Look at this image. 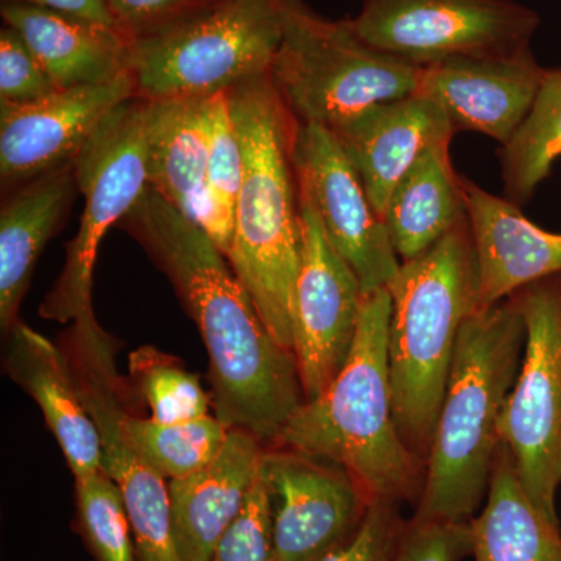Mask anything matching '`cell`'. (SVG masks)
Here are the masks:
<instances>
[{
	"label": "cell",
	"instance_id": "44dd1931",
	"mask_svg": "<svg viewBox=\"0 0 561 561\" xmlns=\"http://www.w3.org/2000/svg\"><path fill=\"white\" fill-rule=\"evenodd\" d=\"M0 14L57 88L105 83L131 73V41L117 28L28 3L2 2Z\"/></svg>",
	"mask_w": 561,
	"mask_h": 561
},
{
	"label": "cell",
	"instance_id": "3957f363",
	"mask_svg": "<svg viewBox=\"0 0 561 561\" xmlns=\"http://www.w3.org/2000/svg\"><path fill=\"white\" fill-rule=\"evenodd\" d=\"M391 297L364 295L356 341L334 381L290 416L273 446L332 461L373 502L419 504L426 463L409 451L393 416L389 371Z\"/></svg>",
	"mask_w": 561,
	"mask_h": 561
},
{
	"label": "cell",
	"instance_id": "836d02e7",
	"mask_svg": "<svg viewBox=\"0 0 561 561\" xmlns=\"http://www.w3.org/2000/svg\"><path fill=\"white\" fill-rule=\"evenodd\" d=\"M471 551L470 523L412 518L405 524L397 561H461Z\"/></svg>",
	"mask_w": 561,
	"mask_h": 561
},
{
	"label": "cell",
	"instance_id": "d6986e66",
	"mask_svg": "<svg viewBox=\"0 0 561 561\" xmlns=\"http://www.w3.org/2000/svg\"><path fill=\"white\" fill-rule=\"evenodd\" d=\"M265 446L230 430L219 456L187 478L169 481L173 540L181 561H210L260 474Z\"/></svg>",
	"mask_w": 561,
	"mask_h": 561
},
{
	"label": "cell",
	"instance_id": "1f68e13d",
	"mask_svg": "<svg viewBox=\"0 0 561 561\" xmlns=\"http://www.w3.org/2000/svg\"><path fill=\"white\" fill-rule=\"evenodd\" d=\"M402 505L373 502L360 529L316 561H397L405 522Z\"/></svg>",
	"mask_w": 561,
	"mask_h": 561
},
{
	"label": "cell",
	"instance_id": "277c9868",
	"mask_svg": "<svg viewBox=\"0 0 561 561\" xmlns=\"http://www.w3.org/2000/svg\"><path fill=\"white\" fill-rule=\"evenodd\" d=\"M524 346L526 324L512 298L465 320L413 518L470 523L481 507Z\"/></svg>",
	"mask_w": 561,
	"mask_h": 561
},
{
	"label": "cell",
	"instance_id": "5bb4252c",
	"mask_svg": "<svg viewBox=\"0 0 561 561\" xmlns=\"http://www.w3.org/2000/svg\"><path fill=\"white\" fill-rule=\"evenodd\" d=\"M301 260L294 300V351L305 401L316 400L348 360L364 290L301 201Z\"/></svg>",
	"mask_w": 561,
	"mask_h": 561
},
{
	"label": "cell",
	"instance_id": "7c38bea8",
	"mask_svg": "<svg viewBox=\"0 0 561 561\" xmlns=\"http://www.w3.org/2000/svg\"><path fill=\"white\" fill-rule=\"evenodd\" d=\"M291 162L301 201L311 206L328 241L356 273L364 294L389 287L401 260L334 133L324 125L298 124Z\"/></svg>",
	"mask_w": 561,
	"mask_h": 561
},
{
	"label": "cell",
	"instance_id": "ba28073f",
	"mask_svg": "<svg viewBox=\"0 0 561 561\" xmlns=\"http://www.w3.org/2000/svg\"><path fill=\"white\" fill-rule=\"evenodd\" d=\"M57 345L98 427L101 468L119 486L138 561H181L173 540L169 483L136 448L124 426L133 386L117 371L119 342L91 312L69 323Z\"/></svg>",
	"mask_w": 561,
	"mask_h": 561
},
{
	"label": "cell",
	"instance_id": "cb8c5ba5",
	"mask_svg": "<svg viewBox=\"0 0 561 561\" xmlns=\"http://www.w3.org/2000/svg\"><path fill=\"white\" fill-rule=\"evenodd\" d=\"M474 561H561V531L530 501L507 446L494 454L486 502L470 519Z\"/></svg>",
	"mask_w": 561,
	"mask_h": 561
},
{
	"label": "cell",
	"instance_id": "e575fe53",
	"mask_svg": "<svg viewBox=\"0 0 561 561\" xmlns=\"http://www.w3.org/2000/svg\"><path fill=\"white\" fill-rule=\"evenodd\" d=\"M219 0H108L119 31L136 41L165 31Z\"/></svg>",
	"mask_w": 561,
	"mask_h": 561
},
{
	"label": "cell",
	"instance_id": "4316f807",
	"mask_svg": "<svg viewBox=\"0 0 561 561\" xmlns=\"http://www.w3.org/2000/svg\"><path fill=\"white\" fill-rule=\"evenodd\" d=\"M130 409L131 405L124 415L128 437L168 482L187 478L213 463L230 432L210 413L201 419L161 423L140 419Z\"/></svg>",
	"mask_w": 561,
	"mask_h": 561
},
{
	"label": "cell",
	"instance_id": "30bf717a",
	"mask_svg": "<svg viewBox=\"0 0 561 561\" xmlns=\"http://www.w3.org/2000/svg\"><path fill=\"white\" fill-rule=\"evenodd\" d=\"M526 324L522 367L502 409L507 446L530 501L553 524L561 485V273L512 295Z\"/></svg>",
	"mask_w": 561,
	"mask_h": 561
},
{
	"label": "cell",
	"instance_id": "e0dca14e",
	"mask_svg": "<svg viewBox=\"0 0 561 561\" xmlns=\"http://www.w3.org/2000/svg\"><path fill=\"white\" fill-rule=\"evenodd\" d=\"M383 219L394 187L426 151L456 135L445 111L420 94L378 103L330 128Z\"/></svg>",
	"mask_w": 561,
	"mask_h": 561
},
{
	"label": "cell",
	"instance_id": "d6a6232c",
	"mask_svg": "<svg viewBox=\"0 0 561 561\" xmlns=\"http://www.w3.org/2000/svg\"><path fill=\"white\" fill-rule=\"evenodd\" d=\"M60 90L20 33L0 31V102L27 103Z\"/></svg>",
	"mask_w": 561,
	"mask_h": 561
},
{
	"label": "cell",
	"instance_id": "6da1fadb",
	"mask_svg": "<svg viewBox=\"0 0 561 561\" xmlns=\"http://www.w3.org/2000/svg\"><path fill=\"white\" fill-rule=\"evenodd\" d=\"M121 224L171 279L201 331L217 419L276 445L305 402L294 351L273 339L219 247L157 191L147 187Z\"/></svg>",
	"mask_w": 561,
	"mask_h": 561
},
{
	"label": "cell",
	"instance_id": "484cf974",
	"mask_svg": "<svg viewBox=\"0 0 561 561\" xmlns=\"http://www.w3.org/2000/svg\"><path fill=\"white\" fill-rule=\"evenodd\" d=\"M497 154L505 198L526 205L561 158V68L546 69L529 116Z\"/></svg>",
	"mask_w": 561,
	"mask_h": 561
},
{
	"label": "cell",
	"instance_id": "9c48e42d",
	"mask_svg": "<svg viewBox=\"0 0 561 561\" xmlns=\"http://www.w3.org/2000/svg\"><path fill=\"white\" fill-rule=\"evenodd\" d=\"M154 102L130 99L103 121L73 160L84 208L66 251L65 267L39 305L43 319L72 323L94 312L92 286L99 247L149 187L147 158Z\"/></svg>",
	"mask_w": 561,
	"mask_h": 561
},
{
	"label": "cell",
	"instance_id": "d4e9b609",
	"mask_svg": "<svg viewBox=\"0 0 561 561\" xmlns=\"http://www.w3.org/2000/svg\"><path fill=\"white\" fill-rule=\"evenodd\" d=\"M467 219L463 184L449 147L426 151L391 194L383 221L401 262L413 260Z\"/></svg>",
	"mask_w": 561,
	"mask_h": 561
},
{
	"label": "cell",
	"instance_id": "2e32d148",
	"mask_svg": "<svg viewBox=\"0 0 561 561\" xmlns=\"http://www.w3.org/2000/svg\"><path fill=\"white\" fill-rule=\"evenodd\" d=\"M546 68L534 51L512 58H449L423 66L415 94L437 103L456 131L507 146L529 116Z\"/></svg>",
	"mask_w": 561,
	"mask_h": 561
},
{
	"label": "cell",
	"instance_id": "5b68a950",
	"mask_svg": "<svg viewBox=\"0 0 561 561\" xmlns=\"http://www.w3.org/2000/svg\"><path fill=\"white\" fill-rule=\"evenodd\" d=\"M389 371L402 442L427 465L465 320L478 311V264L470 224L413 260L391 279Z\"/></svg>",
	"mask_w": 561,
	"mask_h": 561
},
{
	"label": "cell",
	"instance_id": "9a60e30c",
	"mask_svg": "<svg viewBox=\"0 0 561 561\" xmlns=\"http://www.w3.org/2000/svg\"><path fill=\"white\" fill-rule=\"evenodd\" d=\"M131 73L99 84L60 88L27 103L0 102V176L25 184L76 160L103 121L136 98Z\"/></svg>",
	"mask_w": 561,
	"mask_h": 561
},
{
	"label": "cell",
	"instance_id": "7a4b0ae2",
	"mask_svg": "<svg viewBox=\"0 0 561 561\" xmlns=\"http://www.w3.org/2000/svg\"><path fill=\"white\" fill-rule=\"evenodd\" d=\"M242 184L227 257L273 339L291 351L301 260V202L291 162L298 122L268 76L228 91Z\"/></svg>",
	"mask_w": 561,
	"mask_h": 561
},
{
	"label": "cell",
	"instance_id": "4dcf8cb0",
	"mask_svg": "<svg viewBox=\"0 0 561 561\" xmlns=\"http://www.w3.org/2000/svg\"><path fill=\"white\" fill-rule=\"evenodd\" d=\"M210 561H278L271 497L260 474L241 512L217 542Z\"/></svg>",
	"mask_w": 561,
	"mask_h": 561
},
{
	"label": "cell",
	"instance_id": "8992f818",
	"mask_svg": "<svg viewBox=\"0 0 561 561\" xmlns=\"http://www.w3.org/2000/svg\"><path fill=\"white\" fill-rule=\"evenodd\" d=\"M283 38L271 79L298 124L331 128L353 114L415 94L421 68L375 49L350 20L332 21L306 0H280Z\"/></svg>",
	"mask_w": 561,
	"mask_h": 561
},
{
	"label": "cell",
	"instance_id": "603a6c76",
	"mask_svg": "<svg viewBox=\"0 0 561 561\" xmlns=\"http://www.w3.org/2000/svg\"><path fill=\"white\" fill-rule=\"evenodd\" d=\"M210 98L153 101L147 158L149 187L197 225L205 206Z\"/></svg>",
	"mask_w": 561,
	"mask_h": 561
},
{
	"label": "cell",
	"instance_id": "ffe728a7",
	"mask_svg": "<svg viewBox=\"0 0 561 561\" xmlns=\"http://www.w3.org/2000/svg\"><path fill=\"white\" fill-rule=\"evenodd\" d=\"M3 335V371L38 404L73 479L101 470V437L60 346L21 320Z\"/></svg>",
	"mask_w": 561,
	"mask_h": 561
},
{
	"label": "cell",
	"instance_id": "ac0fdd59",
	"mask_svg": "<svg viewBox=\"0 0 561 561\" xmlns=\"http://www.w3.org/2000/svg\"><path fill=\"white\" fill-rule=\"evenodd\" d=\"M478 264V308L507 300L515 291L561 273V234L541 230L508 198L461 176Z\"/></svg>",
	"mask_w": 561,
	"mask_h": 561
},
{
	"label": "cell",
	"instance_id": "f1b7e54d",
	"mask_svg": "<svg viewBox=\"0 0 561 561\" xmlns=\"http://www.w3.org/2000/svg\"><path fill=\"white\" fill-rule=\"evenodd\" d=\"M131 386L149 405L150 419L175 423L209 415L213 398L201 379L181 360L153 346H140L128 357Z\"/></svg>",
	"mask_w": 561,
	"mask_h": 561
},
{
	"label": "cell",
	"instance_id": "7402d4cb",
	"mask_svg": "<svg viewBox=\"0 0 561 561\" xmlns=\"http://www.w3.org/2000/svg\"><path fill=\"white\" fill-rule=\"evenodd\" d=\"M79 191L73 161L22 184L0 213V328L20 321L36 262Z\"/></svg>",
	"mask_w": 561,
	"mask_h": 561
},
{
	"label": "cell",
	"instance_id": "52a82bcc",
	"mask_svg": "<svg viewBox=\"0 0 561 561\" xmlns=\"http://www.w3.org/2000/svg\"><path fill=\"white\" fill-rule=\"evenodd\" d=\"M280 38V0H219L133 41L130 72L147 101L208 98L268 76Z\"/></svg>",
	"mask_w": 561,
	"mask_h": 561
},
{
	"label": "cell",
	"instance_id": "83f0119b",
	"mask_svg": "<svg viewBox=\"0 0 561 561\" xmlns=\"http://www.w3.org/2000/svg\"><path fill=\"white\" fill-rule=\"evenodd\" d=\"M242 184V151L228 92L210 98V144L205 206L198 227L227 256L234 232L236 206Z\"/></svg>",
	"mask_w": 561,
	"mask_h": 561
},
{
	"label": "cell",
	"instance_id": "f546056e",
	"mask_svg": "<svg viewBox=\"0 0 561 561\" xmlns=\"http://www.w3.org/2000/svg\"><path fill=\"white\" fill-rule=\"evenodd\" d=\"M76 527L94 561H138L119 486L99 471L76 479Z\"/></svg>",
	"mask_w": 561,
	"mask_h": 561
},
{
	"label": "cell",
	"instance_id": "8fae6325",
	"mask_svg": "<svg viewBox=\"0 0 561 561\" xmlns=\"http://www.w3.org/2000/svg\"><path fill=\"white\" fill-rule=\"evenodd\" d=\"M350 22L375 49L423 68L527 54L541 21L518 0H364Z\"/></svg>",
	"mask_w": 561,
	"mask_h": 561
},
{
	"label": "cell",
	"instance_id": "4fadbf2b",
	"mask_svg": "<svg viewBox=\"0 0 561 561\" xmlns=\"http://www.w3.org/2000/svg\"><path fill=\"white\" fill-rule=\"evenodd\" d=\"M260 478L271 497L278 561H316L334 551L360 529L371 505L348 471L284 446H265Z\"/></svg>",
	"mask_w": 561,
	"mask_h": 561
},
{
	"label": "cell",
	"instance_id": "d590c367",
	"mask_svg": "<svg viewBox=\"0 0 561 561\" xmlns=\"http://www.w3.org/2000/svg\"><path fill=\"white\" fill-rule=\"evenodd\" d=\"M2 2L28 3L43 9L60 11L80 20L95 22L106 27L117 28L116 20L111 13L108 0H2Z\"/></svg>",
	"mask_w": 561,
	"mask_h": 561
}]
</instances>
